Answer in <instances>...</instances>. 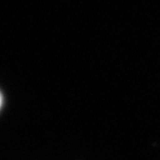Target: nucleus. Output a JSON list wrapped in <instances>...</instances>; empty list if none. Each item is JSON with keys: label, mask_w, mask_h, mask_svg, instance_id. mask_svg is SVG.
<instances>
[{"label": "nucleus", "mask_w": 160, "mask_h": 160, "mask_svg": "<svg viewBox=\"0 0 160 160\" xmlns=\"http://www.w3.org/2000/svg\"><path fill=\"white\" fill-rule=\"evenodd\" d=\"M2 104H3V97H2V94L0 93V108L2 106Z\"/></svg>", "instance_id": "1"}]
</instances>
